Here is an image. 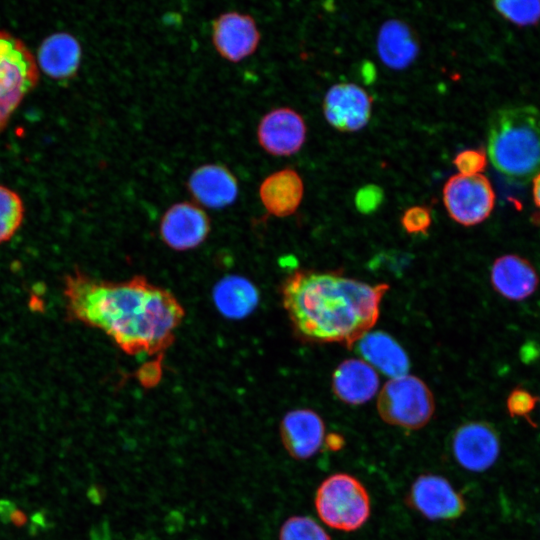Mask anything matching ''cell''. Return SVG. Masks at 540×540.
Segmentation results:
<instances>
[{
    "label": "cell",
    "mask_w": 540,
    "mask_h": 540,
    "mask_svg": "<svg viewBox=\"0 0 540 540\" xmlns=\"http://www.w3.org/2000/svg\"><path fill=\"white\" fill-rule=\"evenodd\" d=\"M305 138L306 125L302 116L288 107L271 110L258 124V142L271 155H292L301 149Z\"/></svg>",
    "instance_id": "obj_13"
},
{
    "label": "cell",
    "mask_w": 540,
    "mask_h": 540,
    "mask_svg": "<svg viewBox=\"0 0 540 540\" xmlns=\"http://www.w3.org/2000/svg\"><path fill=\"white\" fill-rule=\"evenodd\" d=\"M401 224L409 234H424L432 224L431 211L425 206H412L402 214Z\"/></svg>",
    "instance_id": "obj_26"
},
{
    "label": "cell",
    "mask_w": 540,
    "mask_h": 540,
    "mask_svg": "<svg viewBox=\"0 0 540 540\" xmlns=\"http://www.w3.org/2000/svg\"><path fill=\"white\" fill-rule=\"evenodd\" d=\"M536 397L523 388L514 389L507 398V409L513 417H524L536 406Z\"/></svg>",
    "instance_id": "obj_28"
},
{
    "label": "cell",
    "mask_w": 540,
    "mask_h": 540,
    "mask_svg": "<svg viewBox=\"0 0 540 540\" xmlns=\"http://www.w3.org/2000/svg\"><path fill=\"white\" fill-rule=\"evenodd\" d=\"M388 289L338 272L296 270L283 282L281 295L298 335L350 348L376 324Z\"/></svg>",
    "instance_id": "obj_2"
},
{
    "label": "cell",
    "mask_w": 540,
    "mask_h": 540,
    "mask_svg": "<svg viewBox=\"0 0 540 540\" xmlns=\"http://www.w3.org/2000/svg\"><path fill=\"white\" fill-rule=\"evenodd\" d=\"M379 388L375 369L361 359L341 362L332 375V390L342 402L360 405L371 400Z\"/></svg>",
    "instance_id": "obj_16"
},
{
    "label": "cell",
    "mask_w": 540,
    "mask_h": 540,
    "mask_svg": "<svg viewBox=\"0 0 540 540\" xmlns=\"http://www.w3.org/2000/svg\"><path fill=\"white\" fill-rule=\"evenodd\" d=\"M371 108L369 94L353 83L333 85L323 101V112L329 124L344 132L357 131L366 126Z\"/></svg>",
    "instance_id": "obj_11"
},
{
    "label": "cell",
    "mask_w": 540,
    "mask_h": 540,
    "mask_svg": "<svg viewBox=\"0 0 540 540\" xmlns=\"http://www.w3.org/2000/svg\"><path fill=\"white\" fill-rule=\"evenodd\" d=\"M357 348L365 362L391 379L409 371L406 351L386 332L369 331L357 342Z\"/></svg>",
    "instance_id": "obj_19"
},
{
    "label": "cell",
    "mask_w": 540,
    "mask_h": 540,
    "mask_svg": "<svg viewBox=\"0 0 540 540\" xmlns=\"http://www.w3.org/2000/svg\"><path fill=\"white\" fill-rule=\"evenodd\" d=\"M443 202L455 222L463 226H474L490 216L495 205V193L484 175L458 173L445 183Z\"/></svg>",
    "instance_id": "obj_7"
},
{
    "label": "cell",
    "mask_w": 540,
    "mask_h": 540,
    "mask_svg": "<svg viewBox=\"0 0 540 540\" xmlns=\"http://www.w3.org/2000/svg\"><path fill=\"white\" fill-rule=\"evenodd\" d=\"M382 198L383 193L377 186H365L356 195V207L363 213H370L379 206Z\"/></svg>",
    "instance_id": "obj_29"
},
{
    "label": "cell",
    "mask_w": 540,
    "mask_h": 540,
    "mask_svg": "<svg viewBox=\"0 0 540 540\" xmlns=\"http://www.w3.org/2000/svg\"><path fill=\"white\" fill-rule=\"evenodd\" d=\"M407 505L429 520L456 519L466 509L461 494L447 479L434 474L415 479L407 494Z\"/></svg>",
    "instance_id": "obj_8"
},
{
    "label": "cell",
    "mask_w": 540,
    "mask_h": 540,
    "mask_svg": "<svg viewBox=\"0 0 540 540\" xmlns=\"http://www.w3.org/2000/svg\"><path fill=\"white\" fill-rule=\"evenodd\" d=\"M495 9L510 22L527 26L540 20V1H497Z\"/></svg>",
    "instance_id": "obj_25"
},
{
    "label": "cell",
    "mask_w": 540,
    "mask_h": 540,
    "mask_svg": "<svg viewBox=\"0 0 540 540\" xmlns=\"http://www.w3.org/2000/svg\"><path fill=\"white\" fill-rule=\"evenodd\" d=\"M325 442L328 448L333 451L341 449L342 446L344 445L343 437L337 433L328 434Z\"/></svg>",
    "instance_id": "obj_30"
},
{
    "label": "cell",
    "mask_w": 540,
    "mask_h": 540,
    "mask_svg": "<svg viewBox=\"0 0 540 540\" xmlns=\"http://www.w3.org/2000/svg\"><path fill=\"white\" fill-rule=\"evenodd\" d=\"M210 220L205 211L194 203L179 202L172 205L160 222V235L164 243L177 251L196 248L207 238Z\"/></svg>",
    "instance_id": "obj_12"
},
{
    "label": "cell",
    "mask_w": 540,
    "mask_h": 540,
    "mask_svg": "<svg viewBox=\"0 0 540 540\" xmlns=\"http://www.w3.org/2000/svg\"><path fill=\"white\" fill-rule=\"evenodd\" d=\"M213 299L217 309L224 316L241 319L256 308L259 293L249 280L239 276H228L216 284Z\"/></svg>",
    "instance_id": "obj_22"
},
{
    "label": "cell",
    "mask_w": 540,
    "mask_h": 540,
    "mask_svg": "<svg viewBox=\"0 0 540 540\" xmlns=\"http://www.w3.org/2000/svg\"><path fill=\"white\" fill-rule=\"evenodd\" d=\"M280 437L291 457L305 460L320 449L325 437L322 418L310 409H295L285 414L280 423Z\"/></svg>",
    "instance_id": "obj_14"
},
{
    "label": "cell",
    "mask_w": 540,
    "mask_h": 540,
    "mask_svg": "<svg viewBox=\"0 0 540 540\" xmlns=\"http://www.w3.org/2000/svg\"><path fill=\"white\" fill-rule=\"evenodd\" d=\"M453 163L459 174L477 175L485 169L487 156L482 149H466L456 155Z\"/></svg>",
    "instance_id": "obj_27"
},
{
    "label": "cell",
    "mask_w": 540,
    "mask_h": 540,
    "mask_svg": "<svg viewBox=\"0 0 540 540\" xmlns=\"http://www.w3.org/2000/svg\"><path fill=\"white\" fill-rule=\"evenodd\" d=\"M315 508L324 524L345 532L362 527L371 512L366 488L346 473L332 474L320 484L315 495Z\"/></svg>",
    "instance_id": "obj_4"
},
{
    "label": "cell",
    "mask_w": 540,
    "mask_h": 540,
    "mask_svg": "<svg viewBox=\"0 0 540 540\" xmlns=\"http://www.w3.org/2000/svg\"><path fill=\"white\" fill-rule=\"evenodd\" d=\"M532 180H533V185H532L533 200L536 206L540 208V171L536 174V176Z\"/></svg>",
    "instance_id": "obj_31"
},
{
    "label": "cell",
    "mask_w": 540,
    "mask_h": 540,
    "mask_svg": "<svg viewBox=\"0 0 540 540\" xmlns=\"http://www.w3.org/2000/svg\"><path fill=\"white\" fill-rule=\"evenodd\" d=\"M452 452L457 463L468 471L483 472L497 460L500 441L488 423L473 421L457 428L452 437Z\"/></svg>",
    "instance_id": "obj_9"
},
{
    "label": "cell",
    "mask_w": 540,
    "mask_h": 540,
    "mask_svg": "<svg viewBox=\"0 0 540 540\" xmlns=\"http://www.w3.org/2000/svg\"><path fill=\"white\" fill-rule=\"evenodd\" d=\"M304 193L300 175L286 168L266 177L259 187V196L264 208L273 216L292 215L299 207Z\"/></svg>",
    "instance_id": "obj_18"
},
{
    "label": "cell",
    "mask_w": 540,
    "mask_h": 540,
    "mask_svg": "<svg viewBox=\"0 0 540 540\" xmlns=\"http://www.w3.org/2000/svg\"><path fill=\"white\" fill-rule=\"evenodd\" d=\"M377 50L385 65L403 69L415 60L419 46L408 25L399 20H389L379 31Z\"/></svg>",
    "instance_id": "obj_21"
},
{
    "label": "cell",
    "mask_w": 540,
    "mask_h": 540,
    "mask_svg": "<svg viewBox=\"0 0 540 540\" xmlns=\"http://www.w3.org/2000/svg\"><path fill=\"white\" fill-rule=\"evenodd\" d=\"M487 154L507 179L532 180L540 171V110L531 105L497 110L488 124Z\"/></svg>",
    "instance_id": "obj_3"
},
{
    "label": "cell",
    "mask_w": 540,
    "mask_h": 540,
    "mask_svg": "<svg viewBox=\"0 0 540 540\" xmlns=\"http://www.w3.org/2000/svg\"><path fill=\"white\" fill-rule=\"evenodd\" d=\"M377 411L389 425L417 430L431 420L435 401L424 381L406 374L385 383L377 398Z\"/></svg>",
    "instance_id": "obj_6"
},
{
    "label": "cell",
    "mask_w": 540,
    "mask_h": 540,
    "mask_svg": "<svg viewBox=\"0 0 540 540\" xmlns=\"http://www.w3.org/2000/svg\"><path fill=\"white\" fill-rule=\"evenodd\" d=\"M279 540H331V538L312 518L293 516L281 526Z\"/></svg>",
    "instance_id": "obj_24"
},
{
    "label": "cell",
    "mask_w": 540,
    "mask_h": 540,
    "mask_svg": "<svg viewBox=\"0 0 540 540\" xmlns=\"http://www.w3.org/2000/svg\"><path fill=\"white\" fill-rule=\"evenodd\" d=\"M259 41L260 32L250 15L226 12L212 23L213 45L218 54L229 62L237 63L252 55Z\"/></svg>",
    "instance_id": "obj_10"
},
{
    "label": "cell",
    "mask_w": 540,
    "mask_h": 540,
    "mask_svg": "<svg viewBox=\"0 0 540 540\" xmlns=\"http://www.w3.org/2000/svg\"><path fill=\"white\" fill-rule=\"evenodd\" d=\"M490 279L500 295L515 301L532 295L539 283L535 268L526 259L517 255L497 258L492 265Z\"/></svg>",
    "instance_id": "obj_17"
},
{
    "label": "cell",
    "mask_w": 540,
    "mask_h": 540,
    "mask_svg": "<svg viewBox=\"0 0 540 540\" xmlns=\"http://www.w3.org/2000/svg\"><path fill=\"white\" fill-rule=\"evenodd\" d=\"M39 80L36 58L26 44L0 29V133Z\"/></svg>",
    "instance_id": "obj_5"
},
{
    "label": "cell",
    "mask_w": 540,
    "mask_h": 540,
    "mask_svg": "<svg viewBox=\"0 0 540 540\" xmlns=\"http://www.w3.org/2000/svg\"><path fill=\"white\" fill-rule=\"evenodd\" d=\"M67 317L103 331L129 355H161L185 312L168 290L144 277L114 282L80 270L65 276Z\"/></svg>",
    "instance_id": "obj_1"
},
{
    "label": "cell",
    "mask_w": 540,
    "mask_h": 540,
    "mask_svg": "<svg viewBox=\"0 0 540 540\" xmlns=\"http://www.w3.org/2000/svg\"><path fill=\"white\" fill-rule=\"evenodd\" d=\"M187 187L197 203L211 209L232 204L238 195V182L232 172L220 164H205L190 175Z\"/></svg>",
    "instance_id": "obj_15"
},
{
    "label": "cell",
    "mask_w": 540,
    "mask_h": 540,
    "mask_svg": "<svg viewBox=\"0 0 540 540\" xmlns=\"http://www.w3.org/2000/svg\"><path fill=\"white\" fill-rule=\"evenodd\" d=\"M38 65L50 78L66 80L73 77L80 66L81 46L69 33H54L41 43Z\"/></svg>",
    "instance_id": "obj_20"
},
{
    "label": "cell",
    "mask_w": 540,
    "mask_h": 540,
    "mask_svg": "<svg viewBox=\"0 0 540 540\" xmlns=\"http://www.w3.org/2000/svg\"><path fill=\"white\" fill-rule=\"evenodd\" d=\"M24 211L19 194L0 185V244L10 240L20 228Z\"/></svg>",
    "instance_id": "obj_23"
}]
</instances>
